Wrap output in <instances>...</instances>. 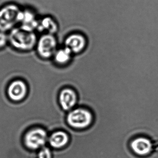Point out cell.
<instances>
[{
  "mask_svg": "<svg viewBox=\"0 0 158 158\" xmlns=\"http://www.w3.org/2000/svg\"><path fill=\"white\" fill-rule=\"evenodd\" d=\"M38 158H52L51 150L48 148H43L39 152Z\"/></svg>",
  "mask_w": 158,
  "mask_h": 158,
  "instance_id": "9a60e30c",
  "label": "cell"
},
{
  "mask_svg": "<svg viewBox=\"0 0 158 158\" xmlns=\"http://www.w3.org/2000/svg\"><path fill=\"white\" fill-rule=\"evenodd\" d=\"M59 28L56 21L51 16H45L39 19L37 31L42 34L57 35Z\"/></svg>",
  "mask_w": 158,
  "mask_h": 158,
  "instance_id": "30bf717a",
  "label": "cell"
},
{
  "mask_svg": "<svg viewBox=\"0 0 158 158\" xmlns=\"http://www.w3.org/2000/svg\"><path fill=\"white\" fill-rule=\"evenodd\" d=\"M73 57V53L70 49L63 46L58 48L52 59L57 65L65 66L71 62Z\"/></svg>",
  "mask_w": 158,
  "mask_h": 158,
  "instance_id": "7c38bea8",
  "label": "cell"
},
{
  "mask_svg": "<svg viewBox=\"0 0 158 158\" xmlns=\"http://www.w3.org/2000/svg\"><path fill=\"white\" fill-rule=\"evenodd\" d=\"M87 45L85 35L80 31H75L67 35L64 39L63 46L70 49L73 55H78L84 52Z\"/></svg>",
  "mask_w": 158,
  "mask_h": 158,
  "instance_id": "52a82bcc",
  "label": "cell"
},
{
  "mask_svg": "<svg viewBox=\"0 0 158 158\" xmlns=\"http://www.w3.org/2000/svg\"><path fill=\"white\" fill-rule=\"evenodd\" d=\"M39 19L35 12L30 9L22 10V15L19 27L24 30L31 32L37 31L39 24Z\"/></svg>",
  "mask_w": 158,
  "mask_h": 158,
  "instance_id": "9c48e42d",
  "label": "cell"
},
{
  "mask_svg": "<svg viewBox=\"0 0 158 158\" xmlns=\"http://www.w3.org/2000/svg\"><path fill=\"white\" fill-rule=\"evenodd\" d=\"M58 101L61 109L68 112L77 106L78 95L74 88L66 86L63 87L59 92Z\"/></svg>",
  "mask_w": 158,
  "mask_h": 158,
  "instance_id": "ba28073f",
  "label": "cell"
},
{
  "mask_svg": "<svg viewBox=\"0 0 158 158\" xmlns=\"http://www.w3.org/2000/svg\"><path fill=\"white\" fill-rule=\"evenodd\" d=\"M8 36L10 46L18 52L25 53L35 50L39 38L35 32L27 31L19 27L10 31Z\"/></svg>",
  "mask_w": 158,
  "mask_h": 158,
  "instance_id": "6da1fadb",
  "label": "cell"
},
{
  "mask_svg": "<svg viewBox=\"0 0 158 158\" xmlns=\"http://www.w3.org/2000/svg\"><path fill=\"white\" fill-rule=\"evenodd\" d=\"M69 138V135L66 132L63 130H57L51 133L49 142L52 147L59 149L68 143Z\"/></svg>",
  "mask_w": 158,
  "mask_h": 158,
  "instance_id": "8fae6325",
  "label": "cell"
},
{
  "mask_svg": "<svg viewBox=\"0 0 158 158\" xmlns=\"http://www.w3.org/2000/svg\"><path fill=\"white\" fill-rule=\"evenodd\" d=\"M59 48L56 35L42 34L38 38L35 51L39 57L44 60L52 59Z\"/></svg>",
  "mask_w": 158,
  "mask_h": 158,
  "instance_id": "277c9868",
  "label": "cell"
},
{
  "mask_svg": "<svg viewBox=\"0 0 158 158\" xmlns=\"http://www.w3.org/2000/svg\"><path fill=\"white\" fill-rule=\"evenodd\" d=\"M30 87L27 82L21 79L11 81L6 89V94L10 101L13 103H21L27 98Z\"/></svg>",
  "mask_w": 158,
  "mask_h": 158,
  "instance_id": "5b68a950",
  "label": "cell"
},
{
  "mask_svg": "<svg viewBox=\"0 0 158 158\" xmlns=\"http://www.w3.org/2000/svg\"><path fill=\"white\" fill-rule=\"evenodd\" d=\"M22 10L15 4H9L0 8V31L9 32L19 25Z\"/></svg>",
  "mask_w": 158,
  "mask_h": 158,
  "instance_id": "3957f363",
  "label": "cell"
},
{
  "mask_svg": "<svg viewBox=\"0 0 158 158\" xmlns=\"http://www.w3.org/2000/svg\"><path fill=\"white\" fill-rule=\"evenodd\" d=\"M9 44L8 34L6 32L0 31V50L4 49Z\"/></svg>",
  "mask_w": 158,
  "mask_h": 158,
  "instance_id": "5bb4252c",
  "label": "cell"
},
{
  "mask_svg": "<svg viewBox=\"0 0 158 158\" xmlns=\"http://www.w3.org/2000/svg\"><path fill=\"white\" fill-rule=\"evenodd\" d=\"M131 147L133 151L137 155L145 156L151 152L152 146L148 139L144 137H139L132 142Z\"/></svg>",
  "mask_w": 158,
  "mask_h": 158,
  "instance_id": "4fadbf2b",
  "label": "cell"
},
{
  "mask_svg": "<svg viewBox=\"0 0 158 158\" xmlns=\"http://www.w3.org/2000/svg\"><path fill=\"white\" fill-rule=\"evenodd\" d=\"M66 122L70 128L76 130H83L89 128L94 121V114L89 109L77 106L67 112Z\"/></svg>",
  "mask_w": 158,
  "mask_h": 158,
  "instance_id": "7a4b0ae2",
  "label": "cell"
},
{
  "mask_svg": "<svg viewBox=\"0 0 158 158\" xmlns=\"http://www.w3.org/2000/svg\"><path fill=\"white\" fill-rule=\"evenodd\" d=\"M48 133L46 129L41 126L31 128L25 135V144L28 148L32 150L42 147L48 139Z\"/></svg>",
  "mask_w": 158,
  "mask_h": 158,
  "instance_id": "8992f818",
  "label": "cell"
}]
</instances>
